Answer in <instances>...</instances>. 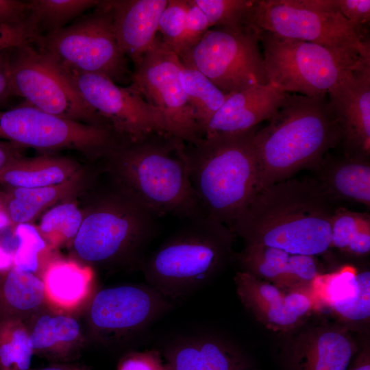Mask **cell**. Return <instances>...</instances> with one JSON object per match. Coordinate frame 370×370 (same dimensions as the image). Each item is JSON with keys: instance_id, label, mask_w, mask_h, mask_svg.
<instances>
[{"instance_id": "41", "label": "cell", "mask_w": 370, "mask_h": 370, "mask_svg": "<svg viewBox=\"0 0 370 370\" xmlns=\"http://www.w3.org/2000/svg\"><path fill=\"white\" fill-rule=\"evenodd\" d=\"M160 353L156 350L134 352L120 361L117 370H164Z\"/></svg>"}, {"instance_id": "37", "label": "cell", "mask_w": 370, "mask_h": 370, "mask_svg": "<svg viewBox=\"0 0 370 370\" xmlns=\"http://www.w3.org/2000/svg\"><path fill=\"white\" fill-rule=\"evenodd\" d=\"M367 225H370L368 214L337 207L331 219V248L345 252L358 232Z\"/></svg>"}, {"instance_id": "5", "label": "cell", "mask_w": 370, "mask_h": 370, "mask_svg": "<svg viewBox=\"0 0 370 370\" xmlns=\"http://www.w3.org/2000/svg\"><path fill=\"white\" fill-rule=\"evenodd\" d=\"M233 235L227 227L207 217L188 220L145 259L146 280L166 299L192 293L229 260Z\"/></svg>"}, {"instance_id": "42", "label": "cell", "mask_w": 370, "mask_h": 370, "mask_svg": "<svg viewBox=\"0 0 370 370\" xmlns=\"http://www.w3.org/2000/svg\"><path fill=\"white\" fill-rule=\"evenodd\" d=\"M29 14V1L0 0V24L23 22Z\"/></svg>"}, {"instance_id": "17", "label": "cell", "mask_w": 370, "mask_h": 370, "mask_svg": "<svg viewBox=\"0 0 370 370\" xmlns=\"http://www.w3.org/2000/svg\"><path fill=\"white\" fill-rule=\"evenodd\" d=\"M343 131L344 153L370 156V61L328 94Z\"/></svg>"}, {"instance_id": "47", "label": "cell", "mask_w": 370, "mask_h": 370, "mask_svg": "<svg viewBox=\"0 0 370 370\" xmlns=\"http://www.w3.org/2000/svg\"><path fill=\"white\" fill-rule=\"evenodd\" d=\"M11 224L3 197L0 196V232Z\"/></svg>"}, {"instance_id": "45", "label": "cell", "mask_w": 370, "mask_h": 370, "mask_svg": "<svg viewBox=\"0 0 370 370\" xmlns=\"http://www.w3.org/2000/svg\"><path fill=\"white\" fill-rule=\"evenodd\" d=\"M18 146L0 141V171L12 159L18 157L17 149Z\"/></svg>"}, {"instance_id": "16", "label": "cell", "mask_w": 370, "mask_h": 370, "mask_svg": "<svg viewBox=\"0 0 370 370\" xmlns=\"http://www.w3.org/2000/svg\"><path fill=\"white\" fill-rule=\"evenodd\" d=\"M234 282L245 308L273 331L286 332L296 328L316 303L312 291L284 288L241 271L236 272Z\"/></svg>"}, {"instance_id": "33", "label": "cell", "mask_w": 370, "mask_h": 370, "mask_svg": "<svg viewBox=\"0 0 370 370\" xmlns=\"http://www.w3.org/2000/svg\"><path fill=\"white\" fill-rule=\"evenodd\" d=\"M83 220L82 212L73 203H63L51 208L36 227L46 243L58 247L73 240Z\"/></svg>"}, {"instance_id": "28", "label": "cell", "mask_w": 370, "mask_h": 370, "mask_svg": "<svg viewBox=\"0 0 370 370\" xmlns=\"http://www.w3.org/2000/svg\"><path fill=\"white\" fill-rule=\"evenodd\" d=\"M0 278V314L25 312L40 306L45 298L42 280L14 266Z\"/></svg>"}, {"instance_id": "43", "label": "cell", "mask_w": 370, "mask_h": 370, "mask_svg": "<svg viewBox=\"0 0 370 370\" xmlns=\"http://www.w3.org/2000/svg\"><path fill=\"white\" fill-rule=\"evenodd\" d=\"M10 51L0 52V103L13 95L10 70Z\"/></svg>"}, {"instance_id": "2", "label": "cell", "mask_w": 370, "mask_h": 370, "mask_svg": "<svg viewBox=\"0 0 370 370\" xmlns=\"http://www.w3.org/2000/svg\"><path fill=\"white\" fill-rule=\"evenodd\" d=\"M342 139L339 119L326 97L286 93L276 112L254 136L256 194L304 169L314 168Z\"/></svg>"}, {"instance_id": "31", "label": "cell", "mask_w": 370, "mask_h": 370, "mask_svg": "<svg viewBox=\"0 0 370 370\" xmlns=\"http://www.w3.org/2000/svg\"><path fill=\"white\" fill-rule=\"evenodd\" d=\"M80 327L73 318L65 315H45L29 334L34 352H63L79 336Z\"/></svg>"}, {"instance_id": "38", "label": "cell", "mask_w": 370, "mask_h": 370, "mask_svg": "<svg viewBox=\"0 0 370 370\" xmlns=\"http://www.w3.org/2000/svg\"><path fill=\"white\" fill-rule=\"evenodd\" d=\"M187 10L188 0H168L159 18L158 32L173 51L184 31Z\"/></svg>"}, {"instance_id": "20", "label": "cell", "mask_w": 370, "mask_h": 370, "mask_svg": "<svg viewBox=\"0 0 370 370\" xmlns=\"http://www.w3.org/2000/svg\"><path fill=\"white\" fill-rule=\"evenodd\" d=\"M358 351L345 330L318 328L288 348L283 365L284 370H346Z\"/></svg>"}, {"instance_id": "44", "label": "cell", "mask_w": 370, "mask_h": 370, "mask_svg": "<svg viewBox=\"0 0 370 370\" xmlns=\"http://www.w3.org/2000/svg\"><path fill=\"white\" fill-rule=\"evenodd\" d=\"M346 370H370L369 349L365 348L358 351Z\"/></svg>"}, {"instance_id": "8", "label": "cell", "mask_w": 370, "mask_h": 370, "mask_svg": "<svg viewBox=\"0 0 370 370\" xmlns=\"http://www.w3.org/2000/svg\"><path fill=\"white\" fill-rule=\"evenodd\" d=\"M10 70L12 94L26 103L65 119L112 127L86 103L60 63L32 42L11 49Z\"/></svg>"}, {"instance_id": "6", "label": "cell", "mask_w": 370, "mask_h": 370, "mask_svg": "<svg viewBox=\"0 0 370 370\" xmlns=\"http://www.w3.org/2000/svg\"><path fill=\"white\" fill-rule=\"evenodd\" d=\"M257 33L269 83L286 93L325 97L370 57L358 51Z\"/></svg>"}, {"instance_id": "4", "label": "cell", "mask_w": 370, "mask_h": 370, "mask_svg": "<svg viewBox=\"0 0 370 370\" xmlns=\"http://www.w3.org/2000/svg\"><path fill=\"white\" fill-rule=\"evenodd\" d=\"M257 129L186 143L190 182L203 216L230 230L256 195L254 136Z\"/></svg>"}, {"instance_id": "27", "label": "cell", "mask_w": 370, "mask_h": 370, "mask_svg": "<svg viewBox=\"0 0 370 370\" xmlns=\"http://www.w3.org/2000/svg\"><path fill=\"white\" fill-rule=\"evenodd\" d=\"M79 179L47 187L10 188L3 199L12 224L32 222L42 211L72 194Z\"/></svg>"}, {"instance_id": "12", "label": "cell", "mask_w": 370, "mask_h": 370, "mask_svg": "<svg viewBox=\"0 0 370 370\" xmlns=\"http://www.w3.org/2000/svg\"><path fill=\"white\" fill-rule=\"evenodd\" d=\"M0 139L43 151L73 149L106 155L121 137L110 127L65 119L25 103L0 111Z\"/></svg>"}, {"instance_id": "14", "label": "cell", "mask_w": 370, "mask_h": 370, "mask_svg": "<svg viewBox=\"0 0 370 370\" xmlns=\"http://www.w3.org/2000/svg\"><path fill=\"white\" fill-rule=\"evenodd\" d=\"M58 62L86 103L123 139H136L151 133L171 134L161 112L129 86L123 87L104 75Z\"/></svg>"}, {"instance_id": "46", "label": "cell", "mask_w": 370, "mask_h": 370, "mask_svg": "<svg viewBox=\"0 0 370 370\" xmlns=\"http://www.w3.org/2000/svg\"><path fill=\"white\" fill-rule=\"evenodd\" d=\"M13 266L12 253L0 245V271H4Z\"/></svg>"}, {"instance_id": "1", "label": "cell", "mask_w": 370, "mask_h": 370, "mask_svg": "<svg viewBox=\"0 0 370 370\" xmlns=\"http://www.w3.org/2000/svg\"><path fill=\"white\" fill-rule=\"evenodd\" d=\"M336 202L315 177L288 179L258 192L231 231L245 245L317 257L331 249Z\"/></svg>"}, {"instance_id": "3", "label": "cell", "mask_w": 370, "mask_h": 370, "mask_svg": "<svg viewBox=\"0 0 370 370\" xmlns=\"http://www.w3.org/2000/svg\"><path fill=\"white\" fill-rule=\"evenodd\" d=\"M186 143L169 133L122 139L106 155L123 193L155 217H204L192 188Z\"/></svg>"}, {"instance_id": "35", "label": "cell", "mask_w": 370, "mask_h": 370, "mask_svg": "<svg viewBox=\"0 0 370 370\" xmlns=\"http://www.w3.org/2000/svg\"><path fill=\"white\" fill-rule=\"evenodd\" d=\"M14 235L17 245L12 253L13 266L34 273L38 267L39 254L47 243L30 223L16 225Z\"/></svg>"}, {"instance_id": "29", "label": "cell", "mask_w": 370, "mask_h": 370, "mask_svg": "<svg viewBox=\"0 0 370 370\" xmlns=\"http://www.w3.org/2000/svg\"><path fill=\"white\" fill-rule=\"evenodd\" d=\"M97 0H32L29 22L36 38L58 31L95 8Z\"/></svg>"}, {"instance_id": "50", "label": "cell", "mask_w": 370, "mask_h": 370, "mask_svg": "<svg viewBox=\"0 0 370 370\" xmlns=\"http://www.w3.org/2000/svg\"><path fill=\"white\" fill-rule=\"evenodd\" d=\"M252 370H254V369H252Z\"/></svg>"}, {"instance_id": "21", "label": "cell", "mask_w": 370, "mask_h": 370, "mask_svg": "<svg viewBox=\"0 0 370 370\" xmlns=\"http://www.w3.org/2000/svg\"><path fill=\"white\" fill-rule=\"evenodd\" d=\"M119 45L136 66L156 38L168 0H107Z\"/></svg>"}, {"instance_id": "30", "label": "cell", "mask_w": 370, "mask_h": 370, "mask_svg": "<svg viewBox=\"0 0 370 370\" xmlns=\"http://www.w3.org/2000/svg\"><path fill=\"white\" fill-rule=\"evenodd\" d=\"M180 79L197 123L204 137L206 125L229 95L199 71L182 65Z\"/></svg>"}, {"instance_id": "10", "label": "cell", "mask_w": 370, "mask_h": 370, "mask_svg": "<svg viewBox=\"0 0 370 370\" xmlns=\"http://www.w3.org/2000/svg\"><path fill=\"white\" fill-rule=\"evenodd\" d=\"M86 218L73 239L77 256L105 262L137 254L152 238L155 217L123 193L101 201Z\"/></svg>"}, {"instance_id": "19", "label": "cell", "mask_w": 370, "mask_h": 370, "mask_svg": "<svg viewBox=\"0 0 370 370\" xmlns=\"http://www.w3.org/2000/svg\"><path fill=\"white\" fill-rule=\"evenodd\" d=\"M286 94L269 83L229 95L206 125L204 136L239 133L256 127L276 112Z\"/></svg>"}, {"instance_id": "25", "label": "cell", "mask_w": 370, "mask_h": 370, "mask_svg": "<svg viewBox=\"0 0 370 370\" xmlns=\"http://www.w3.org/2000/svg\"><path fill=\"white\" fill-rule=\"evenodd\" d=\"M79 177L75 162L47 155L30 158L18 156L0 171V183L10 188L51 186Z\"/></svg>"}, {"instance_id": "23", "label": "cell", "mask_w": 370, "mask_h": 370, "mask_svg": "<svg viewBox=\"0 0 370 370\" xmlns=\"http://www.w3.org/2000/svg\"><path fill=\"white\" fill-rule=\"evenodd\" d=\"M165 357L172 370H251L241 351L210 337L181 339L171 345Z\"/></svg>"}, {"instance_id": "11", "label": "cell", "mask_w": 370, "mask_h": 370, "mask_svg": "<svg viewBox=\"0 0 370 370\" xmlns=\"http://www.w3.org/2000/svg\"><path fill=\"white\" fill-rule=\"evenodd\" d=\"M250 25L254 31L353 50L370 57L369 40L343 16L311 8L304 0H254Z\"/></svg>"}, {"instance_id": "15", "label": "cell", "mask_w": 370, "mask_h": 370, "mask_svg": "<svg viewBox=\"0 0 370 370\" xmlns=\"http://www.w3.org/2000/svg\"><path fill=\"white\" fill-rule=\"evenodd\" d=\"M150 285H124L105 288L95 296L91 321L106 334L141 330L169 308V303Z\"/></svg>"}, {"instance_id": "7", "label": "cell", "mask_w": 370, "mask_h": 370, "mask_svg": "<svg viewBox=\"0 0 370 370\" xmlns=\"http://www.w3.org/2000/svg\"><path fill=\"white\" fill-rule=\"evenodd\" d=\"M32 43L65 66L104 75L116 84L130 81L132 72L116 38L106 1Z\"/></svg>"}, {"instance_id": "18", "label": "cell", "mask_w": 370, "mask_h": 370, "mask_svg": "<svg viewBox=\"0 0 370 370\" xmlns=\"http://www.w3.org/2000/svg\"><path fill=\"white\" fill-rule=\"evenodd\" d=\"M243 272L278 286L313 292L321 274L316 256L293 254L260 245H245L237 255Z\"/></svg>"}, {"instance_id": "40", "label": "cell", "mask_w": 370, "mask_h": 370, "mask_svg": "<svg viewBox=\"0 0 370 370\" xmlns=\"http://www.w3.org/2000/svg\"><path fill=\"white\" fill-rule=\"evenodd\" d=\"M36 38L28 20L16 23L0 24V52L20 47Z\"/></svg>"}, {"instance_id": "34", "label": "cell", "mask_w": 370, "mask_h": 370, "mask_svg": "<svg viewBox=\"0 0 370 370\" xmlns=\"http://www.w3.org/2000/svg\"><path fill=\"white\" fill-rule=\"evenodd\" d=\"M254 0H195L208 18L210 28L254 30L250 25Z\"/></svg>"}, {"instance_id": "39", "label": "cell", "mask_w": 370, "mask_h": 370, "mask_svg": "<svg viewBox=\"0 0 370 370\" xmlns=\"http://www.w3.org/2000/svg\"><path fill=\"white\" fill-rule=\"evenodd\" d=\"M209 29L208 18L195 0H188L184 31L174 51L180 56L195 45Z\"/></svg>"}, {"instance_id": "22", "label": "cell", "mask_w": 370, "mask_h": 370, "mask_svg": "<svg viewBox=\"0 0 370 370\" xmlns=\"http://www.w3.org/2000/svg\"><path fill=\"white\" fill-rule=\"evenodd\" d=\"M313 292L341 320L349 323L367 322L370 317V272L351 266L320 274Z\"/></svg>"}, {"instance_id": "48", "label": "cell", "mask_w": 370, "mask_h": 370, "mask_svg": "<svg viewBox=\"0 0 370 370\" xmlns=\"http://www.w3.org/2000/svg\"><path fill=\"white\" fill-rule=\"evenodd\" d=\"M39 370H74V369H69L62 368L60 367H45Z\"/></svg>"}, {"instance_id": "51", "label": "cell", "mask_w": 370, "mask_h": 370, "mask_svg": "<svg viewBox=\"0 0 370 370\" xmlns=\"http://www.w3.org/2000/svg\"><path fill=\"white\" fill-rule=\"evenodd\" d=\"M74 370H75V369H74Z\"/></svg>"}, {"instance_id": "36", "label": "cell", "mask_w": 370, "mask_h": 370, "mask_svg": "<svg viewBox=\"0 0 370 370\" xmlns=\"http://www.w3.org/2000/svg\"><path fill=\"white\" fill-rule=\"evenodd\" d=\"M313 8L340 14L365 39L370 22L369 0H305Z\"/></svg>"}, {"instance_id": "24", "label": "cell", "mask_w": 370, "mask_h": 370, "mask_svg": "<svg viewBox=\"0 0 370 370\" xmlns=\"http://www.w3.org/2000/svg\"><path fill=\"white\" fill-rule=\"evenodd\" d=\"M314 177L335 200L370 206L369 158L328 153L312 169Z\"/></svg>"}, {"instance_id": "49", "label": "cell", "mask_w": 370, "mask_h": 370, "mask_svg": "<svg viewBox=\"0 0 370 370\" xmlns=\"http://www.w3.org/2000/svg\"><path fill=\"white\" fill-rule=\"evenodd\" d=\"M164 370H172V369H171V366L168 363H166V364H165Z\"/></svg>"}, {"instance_id": "13", "label": "cell", "mask_w": 370, "mask_h": 370, "mask_svg": "<svg viewBox=\"0 0 370 370\" xmlns=\"http://www.w3.org/2000/svg\"><path fill=\"white\" fill-rule=\"evenodd\" d=\"M182 65L176 53L157 36L134 66L129 86L161 112L172 135L196 144L204 136L180 82Z\"/></svg>"}, {"instance_id": "26", "label": "cell", "mask_w": 370, "mask_h": 370, "mask_svg": "<svg viewBox=\"0 0 370 370\" xmlns=\"http://www.w3.org/2000/svg\"><path fill=\"white\" fill-rule=\"evenodd\" d=\"M92 280L89 267L72 260H55L47 265L43 274L45 298L59 308L73 309L87 297Z\"/></svg>"}, {"instance_id": "32", "label": "cell", "mask_w": 370, "mask_h": 370, "mask_svg": "<svg viewBox=\"0 0 370 370\" xmlns=\"http://www.w3.org/2000/svg\"><path fill=\"white\" fill-rule=\"evenodd\" d=\"M18 319L0 321V370H29L34 350Z\"/></svg>"}, {"instance_id": "9", "label": "cell", "mask_w": 370, "mask_h": 370, "mask_svg": "<svg viewBox=\"0 0 370 370\" xmlns=\"http://www.w3.org/2000/svg\"><path fill=\"white\" fill-rule=\"evenodd\" d=\"M179 58L184 66L201 72L226 95L269 83L254 30L210 28Z\"/></svg>"}]
</instances>
